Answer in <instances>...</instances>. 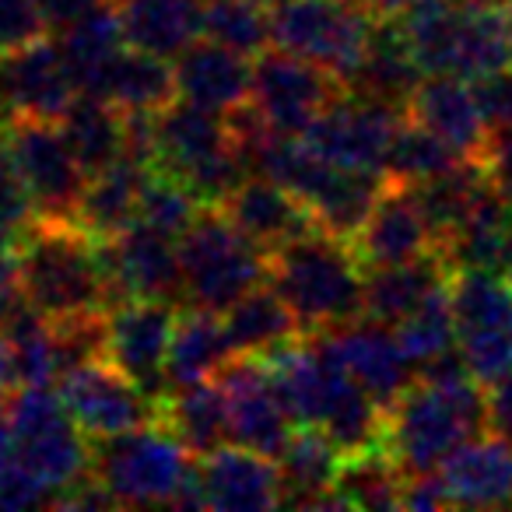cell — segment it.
Instances as JSON below:
<instances>
[{
    "label": "cell",
    "instance_id": "9",
    "mask_svg": "<svg viewBox=\"0 0 512 512\" xmlns=\"http://www.w3.org/2000/svg\"><path fill=\"white\" fill-rule=\"evenodd\" d=\"M274 15V46L320 64L344 85L362 67L379 18L362 0H285Z\"/></svg>",
    "mask_w": 512,
    "mask_h": 512
},
{
    "label": "cell",
    "instance_id": "26",
    "mask_svg": "<svg viewBox=\"0 0 512 512\" xmlns=\"http://www.w3.org/2000/svg\"><path fill=\"white\" fill-rule=\"evenodd\" d=\"M148 176H151V165L127 151L120 162L88 176L85 193L78 200V211H74V221L85 232H92L99 242L116 239L141 214V193Z\"/></svg>",
    "mask_w": 512,
    "mask_h": 512
},
{
    "label": "cell",
    "instance_id": "34",
    "mask_svg": "<svg viewBox=\"0 0 512 512\" xmlns=\"http://www.w3.org/2000/svg\"><path fill=\"white\" fill-rule=\"evenodd\" d=\"M60 127L88 176L109 169L130 151V116L102 95L81 92L60 116Z\"/></svg>",
    "mask_w": 512,
    "mask_h": 512
},
{
    "label": "cell",
    "instance_id": "30",
    "mask_svg": "<svg viewBox=\"0 0 512 512\" xmlns=\"http://www.w3.org/2000/svg\"><path fill=\"white\" fill-rule=\"evenodd\" d=\"M158 425L169 428L193 456H207L232 442L228 435V404L218 379L169 386L158 397Z\"/></svg>",
    "mask_w": 512,
    "mask_h": 512
},
{
    "label": "cell",
    "instance_id": "12",
    "mask_svg": "<svg viewBox=\"0 0 512 512\" xmlns=\"http://www.w3.org/2000/svg\"><path fill=\"white\" fill-rule=\"evenodd\" d=\"M4 134H8V144L15 151L18 165H22L25 183H29L32 197H36L39 218L74 221L88 172L74 155L60 120L11 116L4 123Z\"/></svg>",
    "mask_w": 512,
    "mask_h": 512
},
{
    "label": "cell",
    "instance_id": "35",
    "mask_svg": "<svg viewBox=\"0 0 512 512\" xmlns=\"http://www.w3.org/2000/svg\"><path fill=\"white\" fill-rule=\"evenodd\" d=\"M232 341L221 313L200 306H186L176 316V330H172V348H169V386L186 383H204L214 379L225 362L232 358Z\"/></svg>",
    "mask_w": 512,
    "mask_h": 512
},
{
    "label": "cell",
    "instance_id": "40",
    "mask_svg": "<svg viewBox=\"0 0 512 512\" xmlns=\"http://www.w3.org/2000/svg\"><path fill=\"white\" fill-rule=\"evenodd\" d=\"M8 337L11 362H15V383L29 386H53L60 379V351L53 320L32 309L29 302L15 309L8 320L0 323Z\"/></svg>",
    "mask_w": 512,
    "mask_h": 512
},
{
    "label": "cell",
    "instance_id": "17",
    "mask_svg": "<svg viewBox=\"0 0 512 512\" xmlns=\"http://www.w3.org/2000/svg\"><path fill=\"white\" fill-rule=\"evenodd\" d=\"M102 264L109 274L113 306L127 299L183 302V267L179 239L134 221L127 232L102 242Z\"/></svg>",
    "mask_w": 512,
    "mask_h": 512
},
{
    "label": "cell",
    "instance_id": "4",
    "mask_svg": "<svg viewBox=\"0 0 512 512\" xmlns=\"http://www.w3.org/2000/svg\"><path fill=\"white\" fill-rule=\"evenodd\" d=\"M397 22L425 74L477 81L512 67V22L502 0H414Z\"/></svg>",
    "mask_w": 512,
    "mask_h": 512
},
{
    "label": "cell",
    "instance_id": "58",
    "mask_svg": "<svg viewBox=\"0 0 512 512\" xmlns=\"http://www.w3.org/2000/svg\"><path fill=\"white\" fill-rule=\"evenodd\" d=\"M505 11H509V22H512V0H505Z\"/></svg>",
    "mask_w": 512,
    "mask_h": 512
},
{
    "label": "cell",
    "instance_id": "46",
    "mask_svg": "<svg viewBox=\"0 0 512 512\" xmlns=\"http://www.w3.org/2000/svg\"><path fill=\"white\" fill-rule=\"evenodd\" d=\"M46 36H50V25L39 0H0V60L43 43Z\"/></svg>",
    "mask_w": 512,
    "mask_h": 512
},
{
    "label": "cell",
    "instance_id": "23",
    "mask_svg": "<svg viewBox=\"0 0 512 512\" xmlns=\"http://www.w3.org/2000/svg\"><path fill=\"white\" fill-rule=\"evenodd\" d=\"M407 116L439 134L460 158L481 162L484 144H488V123L474 99V88L463 85L453 74H425L407 102Z\"/></svg>",
    "mask_w": 512,
    "mask_h": 512
},
{
    "label": "cell",
    "instance_id": "48",
    "mask_svg": "<svg viewBox=\"0 0 512 512\" xmlns=\"http://www.w3.org/2000/svg\"><path fill=\"white\" fill-rule=\"evenodd\" d=\"M474 99L481 106V116L488 130L512 127V67H502L495 74H484L474 81Z\"/></svg>",
    "mask_w": 512,
    "mask_h": 512
},
{
    "label": "cell",
    "instance_id": "44",
    "mask_svg": "<svg viewBox=\"0 0 512 512\" xmlns=\"http://www.w3.org/2000/svg\"><path fill=\"white\" fill-rule=\"evenodd\" d=\"M200 207L204 204H200L179 179L162 176V172L151 169L148 183H144V193H141V214H137V221H144V225L179 239V235L193 225Z\"/></svg>",
    "mask_w": 512,
    "mask_h": 512
},
{
    "label": "cell",
    "instance_id": "16",
    "mask_svg": "<svg viewBox=\"0 0 512 512\" xmlns=\"http://www.w3.org/2000/svg\"><path fill=\"white\" fill-rule=\"evenodd\" d=\"M57 393L88 439H106L158 421V400L134 386L106 358H92L57 379Z\"/></svg>",
    "mask_w": 512,
    "mask_h": 512
},
{
    "label": "cell",
    "instance_id": "33",
    "mask_svg": "<svg viewBox=\"0 0 512 512\" xmlns=\"http://www.w3.org/2000/svg\"><path fill=\"white\" fill-rule=\"evenodd\" d=\"M127 43L176 60L204 32V0H113Z\"/></svg>",
    "mask_w": 512,
    "mask_h": 512
},
{
    "label": "cell",
    "instance_id": "15",
    "mask_svg": "<svg viewBox=\"0 0 512 512\" xmlns=\"http://www.w3.org/2000/svg\"><path fill=\"white\" fill-rule=\"evenodd\" d=\"M214 379L225 390L228 435H232V442L278 460L299 425L288 414L264 358L232 355Z\"/></svg>",
    "mask_w": 512,
    "mask_h": 512
},
{
    "label": "cell",
    "instance_id": "38",
    "mask_svg": "<svg viewBox=\"0 0 512 512\" xmlns=\"http://www.w3.org/2000/svg\"><path fill=\"white\" fill-rule=\"evenodd\" d=\"M57 46H60V53H64L67 67H71L81 92H92L109 60L127 46L120 8H116L113 0H102L99 8L88 11L81 22H74L71 29L60 32Z\"/></svg>",
    "mask_w": 512,
    "mask_h": 512
},
{
    "label": "cell",
    "instance_id": "29",
    "mask_svg": "<svg viewBox=\"0 0 512 512\" xmlns=\"http://www.w3.org/2000/svg\"><path fill=\"white\" fill-rule=\"evenodd\" d=\"M421 78H425V71H421L400 22L397 18H379L376 29H372L369 50L362 57V67H358V74L351 78L348 88L365 95V99H379L407 109Z\"/></svg>",
    "mask_w": 512,
    "mask_h": 512
},
{
    "label": "cell",
    "instance_id": "32",
    "mask_svg": "<svg viewBox=\"0 0 512 512\" xmlns=\"http://www.w3.org/2000/svg\"><path fill=\"white\" fill-rule=\"evenodd\" d=\"M449 278H453V267H449V260L442 253L418 256L411 264L365 271V316L397 327L428 295L449 285Z\"/></svg>",
    "mask_w": 512,
    "mask_h": 512
},
{
    "label": "cell",
    "instance_id": "57",
    "mask_svg": "<svg viewBox=\"0 0 512 512\" xmlns=\"http://www.w3.org/2000/svg\"><path fill=\"white\" fill-rule=\"evenodd\" d=\"M498 271L509 274L512 278V218H509V228H505V242H502V264H498Z\"/></svg>",
    "mask_w": 512,
    "mask_h": 512
},
{
    "label": "cell",
    "instance_id": "47",
    "mask_svg": "<svg viewBox=\"0 0 512 512\" xmlns=\"http://www.w3.org/2000/svg\"><path fill=\"white\" fill-rule=\"evenodd\" d=\"M36 505H57V491L15 456L0 467V509H36Z\"/></svg>",
    "mask_w": 512,
    "mask_h": 512
},
{
    "label": "cell",
    "instance_id": "20",
    "mask_svg": "<svg viewBox=\"0 0 512 512\" xmlns=\"http://www.w3.org/2000/svg\"><path fill=\"white\" fill-rule=\"evenodd\" d=\"M358 260L365 264V271L376 267H393V264H411L418 256L439 253L432 225L421 214V204L414 197V186L390 179L379 197V204L372 207V214L365 218V225L358 228V235L351 239Z\"/></svg>",
    "mask_w": 512,
    "mask_h": 512
},
{
    "label": "cell",
    "instance_id": "39",
    "mask_svg": "<svg viewBox=\"0 0 512 512\" xmlns=\"http://www.w3.org/2000/svg\"><path fill=\"white\" fill-rule=\"evenodd\" d=\"M323 509H404V474L383 446L344 456L337 488Z\"/></svg>",
    "mask_w": 512,
    "mask_h": 512
},
{
    "label": "cell",
    "instance_id": "7",
    "mask_svg": "<svg viewBox=\"0 0 512 512\" xmlns=\"http://www.w3.org/2000/svg\"><path fill=\"white\" fill-rule=\"evenodd\" d=\"M179 267L186 306L225 313L267 281V249L256 246L221 207L204 204L179 235Z\"/></svg>",
    "mask_w": 512,
    "mask_h": 512
},
{
    "label": "cell",
    "instance_id": "3",
    "mask_svg": "<svg viewBox=\"0 0 512 512\" xmlns=\"http://www.w3.org/2000/svg\"><path fill=\"white\" fill-rule=\"evenodd\" d=\"M141 151L151 169L179 179L200 204H225L235 186L253 176L228 113H214L186 99L148 116Z\"/></svg>",
    "mask_w": 512,
    "mask_h": 512
},
{
    "label": "cell",
    "instance_id": "27",
    "mask_svg": "<svg viewBox=\"0 0 512 512\" xmlns=\"http://www.w3.org/2000/svg\"><path fill=\"white\" fill-rule=\"evenodd\" d=\"M92 95L109 99L127 116H155L179 99L176 67L169 57H158V53L137 50L127 43L99 74Z\"/></svg>",
    "mask_w": 512,
    "mask_h": 512
},
{
    "label": "cell",
    "instance_id": "41",
    "mask_svg": "<svg viewBox=\"0 0 512 512\" xmlns=\"http://www.w3.org/2000/svg\"><path fill=\"white\" fill-rule=\"evenodd\" d=\"M200 36L260 57L274 46V15L256 0H204V32Z\"/></svg>",
    "mask_w": 512,
    "mask_h": 512
},
{
    "label": "cell",
    "instance_id": "10",
    "mask_svg": "<svg viewBox=\"0 0 512 512\" xmlns=\"http://www.w3.org/2000/svg\"><path fill=\"white\" fill-rule=\"evenodd\" d=\"M456 351L481 386L512 372V278L502 271H453L449 281Z\"/></svg>",
    "mask_w": 512,
    "mask_h": 512
},
{
    "label": "cell",
    "instance_id": "31",
    "mask_svg": "<svg viewBox=\"0 0 512 512\" xmlns=\"http://www.w3.org/2000/svg\"><path fill=\"white\" fill-rule=\"evenodd\" d=\"M228 330V341H232L235 355H249V358H271L281 348L302 341L306 330H302L299 316L288 309V302L274 292L271 285H260L253 292L242 295L235 306H228L221 313Z\"/></svg>",
    "mask_w": 512,
    "mask_h": 512
},
{
    "label": "cell",
    "instance_id": "52",
    "mask_svg": "<svg viewBox=\"0 0 512 512\" xmlns=\"http://www.w3.org/2000/svg\"><path fill=\"white\" fill-rule=\"evenodd\" d=\"M488 432L512 446V372L488 386Z\"/></svg>",
    "mask_w": 512,
    "mask_h": 512
},
{
    "label": "cell",
    "instance_id": "45",
    "mask_svg": "<svg viewBox=\"0 0 512 512\" xmlns=\"http://www.w3.org/2000/svg\"><path fill=\"white\" fill-rule=\"evenodd\" d=\"M39 225V207L32 197L29 183L22 176L15 151L8 144V134L0 127V232L25 239Z\"/></svg>",
    "mask_w": 512,
    "mask_h": 512
},
{
    "label": "cell",
    "instance_id": "2",
    "mask_svg": "<svg viewBox=\"0 0 512 512\" xmlns=\"http://www.w3.org/2000/svg\"><path fill=\"white\" fill-rule=\"evenodd\" d=\"M267 285L299 316L306 337L365 316V264L348 239L323 228L267 253Z\"/></svg>",
    "mask_w": 512,
    "mask_h": 512
},
{
    "label": "cell",
    "instance_id": "28",
    "mask_svg": "<svg viewBox=\"0 0 512 512\" xmlns=\"http://www.w3.org/2000/svg\"><path fill=\"white\" fill-rule=\"evenodd\" d=\"M281 467V505L292 509H323L327 495H334L337 477L344 467V453L323 428L299 425L285 453L278 456Z\"/></svg>",
    "mask_w": 512,
    "mask_h": 512
},
{
    "label": "cell",
    "instance_id": "1",
    "mask_svg": "<svg viewBox=\"0 0 512 512\" xmlns=\"http://www.w3.org/2000/svg\"><path fill=\"white\" fill-rule=\"evenodd\" d=\"M481 432H488V386L470 376L460 351H449L418 369L386 407L383 449L404 477L432 474Z\"/></svg>",
    "mask_w": 512,
    "mask_h": 512
},
{
    "label": "cell",
    "instance_id": "54",
    "mask_svg": "<svg viewBox=\"0 0 512 512\" xmlns=\"http://www.w3.org/2000/svg\"><path fill=\"white\" fill-rule=\"evenodd\" d=\"M15 460V439H11V418H8V400L0 393V467Z\"/></svg>",
    "mask_w": 512,
    "mask_h": 512
},
{
    "label": "cell",
    "instance_id": "50",
    "mask_svg": "<svg viewBox=\"0 0 512 512\" xmlns=\"http://www.w3.org/2000/svg\"><path fill=\"white\" fill-rule=\"evenodd\" d=\"M18 242L22 239L0 232V323L25 302L22 271H18Z\"/></svg>",
    "mask_w": 512,
    "mask_h": 512
},
{
    "label": "cell",
    "instance_id": "22",
    "mask_svg": "<svg viewBox=\"0 0 512 512\" xmlns=\"http://www.w3.org/2000/svg\"><path fill=\"white\" fill-rule=\"evenodd\" d=\"M172 67H176L179 99L197 102L214 113H232V109L246 106L249 92H253V57L228 50L207 36L193 39L172 60Z\"/></svg>",
    "mask_w": 512,
    "mask_h": 512
},
{
    "label": "cell",
    "instance_id": "56",
    "mask_svg": "<svg viewBox=\"0 0 512 512\" xmlns=\"http://www.w3.org/2000/svg\"><path fill=\"white\" fill-rule=\"evenodd\" d=\"M414 0H365V8L372 11L376 18H400Z\"/></svg>",
    "mask_w": 512,
    "mask_h": 512
},
{
    "label": "cell",
    "instance_id": "21",
    "mask_svg": "<svg viewBox=\"0 0 512 512\" xmlns=\"http://www.w3.org/2000/svg\"><path fill=\"white\" fill-rule=\"evenodd\" d=\"M0 95L11 116L60 120L67 106L81 95V88L60 46L43 39L15 57L0 60Z\"/></svg>",
    "mask_w": 512,
    "mask_h": 512
},
{
    "label": "cell",
    "instance_id": "59",
    "mask_svg": "<svg viewBox=\"0 0 512 512\" xmlns=\"http://www.w3.org/2000/svg\"><path fill=\"white\" fill-rule=\"evenodd\" d=\"M362 4H365V0H362Z\"/></svg>",
    "mask_w": 512,
    "mask_h": 512
},
{
    "label": "cell",
    "instance_id": "14",
    "mask_svg": "<svg viewBox=\"0 0 512 512\" xmlns=\"http://www.w3.org/2000/svg\"><path fill=\"white\" fill-rule=\"evenodd\" d=\"M176 316V302L162 299H127L106 309L102 358L155 400L169 390V348Z\"/></svg>",
    "mask_w": 512,
    "mask_h": 512
},
{
    "label": "cell",
    "instance_id": "18",
    "mask_svg": "<svg viewBox=\"0 0 512 512\" xmlns=\"http://www.w3.org/2000/svg\"><path fill=\"white\" fill-rule=\"evenodd\" d=\"M320 341L327 344L334 362L355 383H362L383 407H390L418 379V369L400 344L397 330L390 323L372 320V316L327 330V334H320Z\"/></svg>",
    "mask_w": 512,
    "mask_h": 512
},
{
    "label": "cell",
    "instance_id": "43",
    "mask_svg": "<svg viewBox=\"0 0 512 512\" xmlns=\"http://www.w3.org/2000/svg\"><path fill=\"white\" fill-rule=\"evenodd\" d=\"M393 330H397L404 351L411 355L414 369H425L435 358L456 351V320H453V295H449V285H442L439 292L428 295V299L421 302L411 316H404Z\"/></svg>",
    "mask_w": 512,
    "mask_h": 512
},
{
    "label": "cell",
    "instance_id": "5",
    "mask_svg": "<svg viewBox=\"0 0 512 512\" xmlns=\"http://www.w3.org/2000/svg\"><path fill=\"white\" fill-rule=\"evenodd\" d=\"M18 271L25 302L50 320L106 313L113 306L102 242L78 221L39 218L18 242Z\"/></svg>",
    "mask_w": 512,
    "mask_h": 512
},
{
    "label": "cell",
    "instance_id": "19",
    "mask_svg": "<svg viewBox=\"0 0 512 512\" xmlns=\"http://www.w3.org/2000/svg\"><path fill=\"white\" fill-rule=\"evenodd\" d=\"M200 509L260 512L281 505V467L274 456L225 442L214 453L197 456Z\"/></svg>",
    "mask_w": 512,
    "mask_h": 512
},
{
    "label": "cell",
    "instance_id": "6",
    "mask_svg": "<svg viewBox=\"0 0 512 512\" xmlns=\"http://www.w3.org/2000/svg\"><path fill=\"white\" fill-rule=\"evenodd\" d=\"M92 477L116 505L200 509L197 456L158 421L92 439Z\"/></svg>",
    "mask_w": 512,
    "mask_h": 512
},
{
    "label": "cell",
    "instance_id": "13",
    "mask_svg": "<svg viewBox=\"0 0 512 512\" xmlns=\"http://www.w3.org/2000/svg\"><path fill=\"white\" fill-rule=\"evenodd\" d=\"M404 116L407 109L379 99H365V95L344 88L302 137L330 165L386 172V155H390V144L397 137Z\"/></svg>",
    "mask_w": 512,
    "mask_h": 512
},
{
    "label": "cell",
    "instance_id": "24",
    "mask_svg": "<svg viewBox=\"0 0 512 512\" xmlns=\"http://www.w3.org/2000/svg\"><path fill=\"white\" fill-rule=\"evenodd\" d=\"M218 207L256 242V246H264L267 253L285 246V242L299 239V235L313 232V228H320L313 211L306 207V200L295 197L292 190H285V186L267 176L242 179L232 197Z\"/></svg>",
    "mask_w": 512,
    "mask_h": 512
},
{
    "label": "cell",
    "instance_id": "36",
    "mask_svg": "<svg viewBox=\"0 0 512 512\" xmlns=\"http://www.w3.org/2000/svg\"><path fill=\"white\" fill-rule=\"evenodd\" d=\"M386 183H390L386 172L341 169V165H334V172L320 186V193L309 200V211H313L316 225L323 232L351 242L358 235V228L365 225V218L372 214V207L379 204Z\"/></svg>",
    "mask_w": 512,
    "mask_h": 512
},
{
    "label": "cell",
    "instance_id": "53",
    "mask_svg": "<svg viewBox=\"0 0 512 512\" xmlns=\"http://www.w3.org/2000/svg\"><path fill=\"white\" fill-rule=\"evenodd\" d=\"M102 0H39V8H43V18L50 25V32H64L71 29L74 22L88 15L92 8H99Z\"/></svg>",
    "mask_w": 512,
    "mask_h": 512
},
{
    "label": "cell",
    "instance_id": "42",
    "mask_svg": "<svg viewBox=\"0 0 512 512\" xmlns=\"http://www.w3.org/2000/svg\"><path fill=\"white\" fill-rule=\"evenodd\" d=\"M463 158L442 141L439 134H432L428 127H421L418 120L404 116L397 137L390 144V155H386V176L400 179L407 186L428 183V179L442 176L453 165H460Z\"/></svg>",
    "mask_w": 512,
    "mask_h": 512
},
{
    "label": "cell",
    "instance_id": "55",
    "mask_svg": "<svg viewBox=\"0 0 512 512\" xmlns=\"http://www.w3.org/2000/svg\"><path fill=\"white\" fill-rule=\"evenodd\" d=\"M15 383V362H11V348H8V337L0 330V393H8Z\"/></svg>",
    "mask_w": 512,
    "mask_h": 512
},
{
    "label": "cell",
    "instance_id": "49",
    "mask_svg": "<svg viewBox=\"0 0 512 512\" xmlns=\"http://www.w3.org/2000/svg\"><path fill=\"white\" fill-rule=\"evenodd\" d=\"M481 165H484V172H488L491 186L512 204V127L491 130L488 144H484Z\"/></svg>",
    "mask_w": 512,
    "mask_h": 512
},
{
    "label": "cell",
    "instance_id": "37",
    "mask_svg": "<svg viewBox=\"0 0 512 512\" xmlns=\"http://www.w3.org/2000/svg\"><path fill=\"white\" fill-rule=\"evenodd\" d=\"M488 190H491V179L477 158H463V162L453 165L449 172L414 186V197H418L425 221L432 225L439 253H442V246L460 232L463 221L474 214V207L481 204V197Z\"/></svg>",
    "mask_w": 512,
    "mask_h": 512
},
{
    "label": "cell",
    "instance_id": "8",
    "mask_svg": "<svg viewBox=\"0 0 512 512\" xmlns=\"http://www.w3.org/2000/svg\"><path fill=\"white\" fill-rule=\"evenodd\" d=\"M15 456L57 491V505L92 470V439L78 425L60 393L50 386L22 383L8 397Z\"/></svg>",
    "mask_w": 512,
    "mask_h": 512
},
{
    "label": "cell",
    "instance_id": "11",
    "mask_svg": "<svg viewBox=\"0 0 512 512\" xmlns=\"http://www.w3.org/2000/svg\"><path fill=\"white\" fill-rule=\"evenodd\" d=\"M344 81L320 64L292 50L271 46L253 57V92L249 102L281 134H306L323 109L344 92Z\"/></svg>",
    "mask_w": 512,
    "mask_h": 512
},
{
    "label": "cell",
    "instance_id": "25",
    "mask_svg": "<svg viewBox=\"0 0 512 512\" xmlns=\"http://www.w3.org/2000/svg\"><path fill=\"white\" fill-rule=\"evenodd\" d=\"M442 481L460 509H505L512 505V446L491 432L477 435L442 463Z\"/></svg>",
    "mask_w": 512,
    "mask_h": 512
},
{
    "label": "cell",
    "instance_id": "51",
    "mask_svg": "<svg viewBox=\"0 0 512 512\" xmlns=\"http://www.w3.org/2000/svg\"><path fill=\"white\" fill-rule=\"evenodd\" d=\"M449 502V491L442 474H414L404 477V509H418V512H435V509H446Z\"/></svg>",
    "mask_w": 512,
    "mask_h": 512
}]
</instances>
